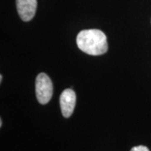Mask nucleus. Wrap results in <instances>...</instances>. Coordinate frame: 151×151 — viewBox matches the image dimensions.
Segmentation results:
<instances>
[{"label": "nucleus", "instance_id": "1", "mask_svg": "<svg viewBox=\"0 0 151 151\" xmlns=\"http://www.w3.org/2000/svg\"><path fill=\"white\" fill-rule=\"evenodd\" d=\"M76 45L81 51L91 55H101L108 51L106 35L99 29L81 30L76 36Z\"/></svg>", "mask_w": 151, "mask_h": 151}, {"label": "nucleus", "instance_id": "2", "mask_svg": "<svg viewBox=\"0 0 151 151\" xmlns=\"http://www.w3.org/2000/svg\"><path fill=\"white\" fill-rule=\"evenodd\" d=\"M36 97L40 104L48 103L53 94V85L51 80L45 73H40L35 80Z\"/></svg>", "mask_w": 151, "mask_h": 151}, {"label": "nucleus", "instance_id": "3", "mask_svg": "<svg viewBox=\"0 0 151 151\" xmlns=\"http://www.w3.org/2000/svg\"><path fill=\"white\" fill-rule=\"evenodd\" d=\"M76 97L75 92L70 88L65 89L60 94V106L62 115L65 118H69L73 113L76 106Z\"/></svg>", "mask_w": 151, "mask_h": 151}, {"label": "nucleus", "instance_id": "4", "mask_svg": "<svg viewBox=\"0 0 151 151\" xmlns=\"http://www.w3.org/2000/svg\"><path fill=\"white\" fill-rule=\"evenodd\" d=\"M16 7L22 20L30 21L36 12L37 0H16Z\"/></svg>", "mask_w": 151, "mask_h": 151}, {"label": "nucleus", "instance_id": "5", "mask_svg": "<svg viewBox=\"0 0 151 151\" xmlns=\"http://www.w3.org/2000/svg\"><path fill=\"white\" fill-rule=\"evenodd\" d=\"M130 151H150V150L145 145H139L133 147Z\"/></svg>", "mask_w": 151, "mask_h": 151}, {"label": "nucleus", "instance_id": "6", "mask_svg": "<svg viewBox=\"0 0 151 151\" xmlns=\"http://www.w3.org/2000/svg\"><path fill=\"white\" fill-rule=\"evenodd\" d=\"M2 80H3V76L0 75V81L2 82Z\"/></svg>", "mask_w": 151, "mask_h": 151}, {"label": "nucleus", "instance_id": "7", "mask_svg": "<svg viewBox=\"0 0 151 151\" xmlns=\"http://www.w3.org/2000/svg\"><path fill=\"white\" fill-rule=\"evenodd\" d=\"M2 125H3V122H2V119L0 120V127H2Z\"/></svg>", "mask_w": 151, "mask_h": 151}]
</instances>
